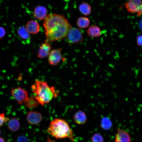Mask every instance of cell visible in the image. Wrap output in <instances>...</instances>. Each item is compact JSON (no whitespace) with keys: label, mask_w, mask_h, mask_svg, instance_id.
I'll return each instance as SVG.
<instances>
[{"label":"cell","mask_w":142,"mask_h":142,"mask_svg":"<svg viewBox=\"0 0 142 142\" xmlns=\"http://www.w3.org/2000/svg\"><path fill=\"white\" fill-rule=\"evenodd\" d=\"M43 25L47 42L62 39L66 37L69 30L72 27L63 16L55 13L47 15Z\"/></svg>","instance_id":"obj_1"},{"label":"cell","mask_w":142,"mask_h":142,"mask_svg":"<svg viewBox=\"0 0 142 142\" xmlns=\"http://www.w3.org/2000/svg\"><path fill=\"white\" fill-rule=\"evenodd\" d=\"M47 131L56 139L68 138L72 141L74 140L73 132L68 123L64 120L55 119L53 120L50 123Z\"/></svg>","instance_id":"obj_2"},{"label":"cell","mask_w":142,"mask_h":142,"mask_svg":"<svg viewBox=\"0 0 142 142\" xmlns=\"http://www.w3.org/2000/svg\"><path fill=\"white\" fill-rule=\"evenodd\" d=\"M36 85L32 86L33 92L36 95L35 97L42 105L49 103L57 94L53 87H50L47 83L39 80H35Z\"/></svg>","instance_id":"obj_3"},{"label":"cell","mask_w":142,"mask_h":142,"mask_svg":"<svg viewBox=\"0 0 142 142\" xmlns=\"http://www.w3.org/2000/svg\"><path fill=\"white\" fill-rule=\"evenodd\" d=\"M65 37L68 42L70 43H79L83 40L82 31L79 29L76 28H70Z\"/></svg>","instance_id":"obj_4"},{"label":"cell","mask_w":142,"mask_h":142,"mask_svg":"<svg viewBox=\"0 0 142 142\" xmlns=\"http://www.w3.org/2000/svg\"><path fill=\"white\" fill-rule=\"evenodd\" d=\"M124 6L129 13L136 14L138 16H140L142 14L141 0H129L125 3Z\"/></svg>","instance_id":"obj_5"},{"label":"cell","mask_w":142,"mask_h":142,"mask_svg":"<svg viewBox=\"0 0 142 142\" xmlns=\"http://www.w3.org/2000/svg\"><path fill=\"white\" fill-rule=\"evenodd\" d=\"M11 93L13 98L20 104H22L28 97L27 91L20 87L13 88L11 90Z\"/></svg>","instance_id":"obj_6"},{"label":"cell","mask_w":142,"mask_h":142,"mask_svg":"<svg viewBox=\"0 0 142 142\" xmlns=\"http://www.w3.org/2000/svg\"><path fill=\"white\" fill-rule=\"evenodd\" d=\"M26 118L28 122L32 125L39 124L42 119V115L39 113L34 111L29 112L27 115Z\"/></svg>","instance_id":"obj_7"},{"label":"cell","mask_w":142,"mask_h":142,"mask_svg":"<svg viewBox=\"0 0 142 142\" xmlns=\"http://www.w3.org/2000/svg\"><path fill=\"white\" fill-rule=\"evenodd\" d=\"M48 61L51 65L55 66L58 64L62 58L60 50L59 49H54L49 55Z\"/></svg>","instance_id":"obj_8"},{"label":"cell","mask_w":142,"mask_h":142,"mask_svg":"<svg viewBox=\"0 0 142 142\" xmlns=\"http://www.w3.org/2000/svg\"><path fill=\"white\" fill-rule=\"evenodd\" d=\"M131 139L129 134L124 130L118 128L116 134L115 142H130Z\"/></svg>","instance_id":"obj_9"},{"label":"cell","mask_w":142,"mask_h":142,"mask_svg":"<svg viewBox=\"0 0 142 142\" xmlns=\"http://www.w3.org/2000/svg\"><path fill=\"white\" fill-rule=\"evenodd\" d=\"M51 49V45L47 42L43 43L39 49L38 57L43 58L48 56L50 54Z\"/></svg>","instance_id":"obj_10"},{"label":"cell","mask_w":142,"mask_h":142,"mask_svg":"<svg viewBox=\"0 0 142 142\" xmlns=\"http://www.w3.org/2000/svg\"><path fill=\"white\" fill-rule=\"evenodd\" d=\"M25 28L29 33L32 34L37 33L40 29L38 23L33 20L28 21L26 24Z\"/></svg>","instance_id":"obj_11"},{"label":"cell","mask_w":142,"mask_h":142,"mask_svg":"<svg viewBox=\"0 0 142 142\" xmlns=\"http://www.w3.org/2000/svg\"><path fill=\"white\" fill-rule=\"evenodd\" d=\"M47 10L44 7L38 6L34 8L33 12L34 17L39 20H43L47 16Z\"/></svg>","instance_id":"obj_12"},{"label":"cell","mask_w":142,"mask_h":142,"mask_svg":"<svg viewBox=\"0 0 142 142\" xmlns=\"http://www.w3.org/2000/svg\"><path fill=\"white\" fill-rule=\"evenodd\" d=\"M73 118L76 123L79 125L84 124L87 120L85 113L81 110L76 112L74 115Z\"/></svg>","instance_id":"obj_13"},{"label":"cell","mask_w":142,"mask_h":142,"mask_svg":"<svg viewBox=\"0 0 142 142\" xmlns=\"http://www.w3.org/2000/svg\"><path fill=\"white\" fill-rule=\"evenodd\" d=\"M87 32L89 36L91 37H98L101 34L100 29L95 25L90 26L87 30Z\"/></svg>","instance_id":"obj_14"},{"label":"cell","mask_w":142,"mask_h":142,"mask_svg":"<svg viewBox=\"0 0 142 142\" xmlns=\"http://www.w3.org/2000/svg\"><path fill=\"white\" fill-rule=\"evenodd\" d=\"M17 33L19 36L23 40H26L27 42H29L31 37L29 33L26 28L23 26H21L19 27Z\"/></svg>","instance_id":"obj_15"},{"label":"cell","mask_w":142,"mask_h":142,"mask_svg":"<svg viewBox=\"0 0 142 142\" xmlns=\"http://www.w3.org/2000/svg\"><path fill=\"white\" fill-rule=\"evenodd\" d=\"M25 106L30 108H33L37 107L39 103L35 97H28L24 101Z\"/></svg>","instance_id":"obj_16"},{"label":"cell","mask_w":142,"mask_h":142,"mask_svg":"<svg viewBox=\"0 0 142 142\" xmlns=\"http://www.w3.org/2000/svg\"><path fill=\"white\" fill-rule=\"evenodd\" d=\"M20 125L18 120L16 118H12L9 120L8 127L11 131L15 132L18 131L20 127Z\"/></svg>","instance_id":"obj_17"},{"label":"cell","mask_w":142,"mask_h":142,"mask_svg":"<svg viewBox=\"0 0 142 142\" xmlns=\"http://www.w3.org/2000/svg\"><path fill=\"white\" fill-rule=\"evenodd\" d=\"M90 24L89 19L85 17H80L78 18L77 21L78 26L81 28H85L88 27Z\"/></svg>","instance_id":"obj_18"},{"label":"cell","mask_w":142,"mask_h":142,"mask_svg":"<svg viewBox=\"0 0 142 142\" xmlns=\"http://www.w3.org/2000/svg\"><path fill=\"white\" fill-rule=\"evenodd\" d=\"M79 9L80 12L85 16L89 15L91 11V7L88 3L83 2L79 6Z\"/></svg>","instance_id":"obj_19"},{"label":"cell","mask_w":142,"mask_h":142,"mask_svg":"<svg viewBox=\"0 0 142 142\" xmlns=\"http://www.w3.org/2000/svg\"><path fill=\"white\" fill-rule=\"evenodd\" d=\"M100 126L104 130H108L111 127L112 123L111 121L108 118H104L101 120Z\"/></svg>","instance_id":"obj_20"},{"label":"cell","mask_w":142,"mask_h":142,"mask_svg":"<svg viewBox=\"0 0 142 142\" xmlns=\"http://www.w3.org/2000/svg\"><path fill=\"white\" fill-rule=\"evenodd\" d=\"M92 142H104L103 136L99 133H96L94 134L92 137Z\"/></svg>","instance_id":"obj_21"},{"label":"cell","mask_w":142,"mask_h":142,"mask_svg":"<svg viewBox=\"0 0 142 142\" xmlns=\"http://www.w3.org/2000/svg\"><path fill=\"white\" fill-rule=\"evenodd\" d=\"M27 137L23 135H19L17 137L16 142H28Z\"/></svg>","instance_id":"obj_22"},{"label":"cell","mask_w":142,"mask_h":142,"mask_svg":"<svg viewBox=\"0 0 142 142\" xmlns=\"http://www.w3.org/2000/svg\"><path fill=\"white\" fill-rule=\"evenodd\" d=\"M9 120V118L6 117L4 114L1 113L0 114V127L2 126L4 123L7 122Z\"/></svg>","instance_id":"obj_23"},{"label":"cell","mask_w":142,"mask_h":142,"mask_svg":"<svg viewBox=\"0 0 142 142\" xmlns=\"http://www.w3.org/2000/svg\"><path fill=\"white\" fill-rule=\"evenodd\" d=\"M6 34V31L4 28L0 26V39L3 38Z\"/></svg>","instance_id":"obj_24"},{"label":"cell","mask_w":142,"mask_h":142,"mask_svg":"<svg viewBox=\"0 0 142 142\" xmlns=\"http://www.w3.org/2000/svg\"><path fill=\"white\" fill-rule=\"evenodd\" d=\"M138 44L140 46H142V35L139 36L137 37Z\"/></svg>","instance_id":"obj_25"},{"label":"cell","mask_w":142,"mask_h":142,"mask_svg":"<svg viewBox=\"0 0 142 142\" xmlns=\"http://www.w3.org/2000/svg\"><path fill=\"white\" fill-rule=\"evenodd\" d=\"M0 142H5V141L4 138L0 137Z\"/></svg>","instance_id":"obj_26"},{"label":"cell","mask_w":142,"mask_h":142,"mask_svg":"<svg viewBox=\"0 0 142 142\" xmlns=\"http://www.w3.org/2000/svg\"><path fill=\"white\" fill-rule=\"evenodd\" d=\"M139 26L141 29H142V20L139 22Z\"/></svg>","instance_id":"obj_27"},{"label":"cell","mask_w":142,"mask_h":142,"mask_svg":"<svg viewBox=\"0 0 142 142\" xmlns=\"http://www.w3.org/2000/svg\"><path fill=\"white\" fill-rule=\"evenodd\" d=\"M1 131L0 130V135H1Z\"/></svg>","instance_id":"obj_28"}]
</instances>
